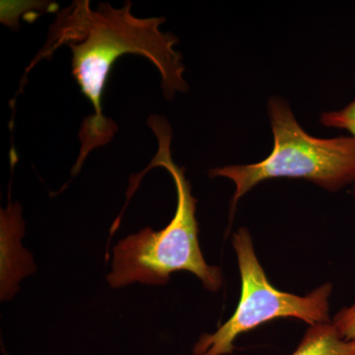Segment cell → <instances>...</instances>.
Returning <instances> with one entry per match:
<instances>
[{"label": "cell", "instance_id": "cell-1", "mask_svg": "<svg viewBox=\"0 0 355 355\" xmlns=\"http://www.w3.org/2000/svg\"><path fill=\"white\" fill-rule=\"evenodd\" d=\"M132 6L130 1L121 8L100 3L91 10L87 0L74 2L58 15L44 50L28 69L50 57L58 46L67 44L71 50L72 76L93 107V113L84 119L79 130L81 147L72 177L80 172L91 151L108 144L118 130L116 123L104 116L102 99L110 71L119 58L133 53L148 60L160 74L167 100L174 99L177 93L188 92L183 58L175 50L179 39L161 31L164 18L135 17Z\"/></svg>", "mask_w": 355, "mask_h": 355}, {"label": "cell", "instance_id": "cell-2", "mask_svg": "<svg viewBox=\"0 0 355 355\" xmlns=\"http://www.w3.org/2000/svg\"><path fill=\"white\" fill-rule=\"evenodd\" d=\"M147 125L157 137V153L146 169L132 180L128 196L132 197L146 172L162 167L171 175L176 188V211L165 228L155 231L146 227L116 243L107 282L113 289L135 284L165 286L173 273L183 270L196 275L207 291H219L223 275L219 266L207 263L200 249L196 216L198 200L191 195L184 168L173 160L171 125L158 114L149 116Z\"/></svg>", "mask_w": 355, "mask_h": 355}, {"label": "cell", "instance_id": "cell-3", "mask_svg": "<svg viewBox=\"0 0 355 355\" xmlns=\"http://www.w3.org/2000/svg\"><path fill=\"white\" fill-rule=\"evenodd\" d=\"M273 135L272 153L258 163L214 168L209 176L225 178L235 184L230 219L238 202L268 180L301 179L335 193L355 183V140L352 137L318 139L305 132L294 116L291 104L272 96L266 104Z\"/></svg>", "mask_w": 355, "mask_h": 355}, {"label": "cell", "instance_id": "cell-4", "mask_svg": "<svg viewBox=\"0 0 355 355\" xmlns=\"http://www.w3.org/2000/svg\"><path fill=\"white\" fill-rule=\"evenodd\" d=\"M241 294L232 316L214 333L202 334L193 347V355H230L243 334L279 318H294L312 326L329 323L333 286L329 282L307 295L279 291L270 284L256 252L253 238L246 227L233 234Z\"/></svg>", "mask_w": 355, "mask_h": 355}, {"label": "cell", "instance_id": "cell-5", "mask_svg": "<svg viewBox=\"0 0 355 355\" xmlns=\"http://www.w3.org/2000/svg\"><path fill=\"white\" fill-rule=\"evenodd\" d=\"M291 355H355V340L340 336L333 323L309 326Z\"/></svg>", "mask_w": 355, "mask_h": 355}, {"label": "cell", "instance_id": "cell-6", "mask_svg": "<svg viewBox=\"0 0 355 355\" xmlns=\"http://www.w3.org/2000/svg\"><path fill=\"white\" fill-rule=\"evenodd\" d=\"M320 123L324 127L347 130L355 140V98L343 109L322 113ZM354 196L355 198V188Z\"/></svg>", "mask_w": 355, "mask_h": 355}, {"label": "cell", "instance_id": "cell-7", "mask_svg": "<svg viewBox=\"0 0 355 355\" xmlns=\"http://www.w3.org/2000/svg\"><path fill=\"white\" fill-rule=\"evenodd\" d=\"M331 323L343 338L355 340V301L354 304L338 311L331 320Z\"/></svg>", "mask_w": 355, "mask_h": 355}]
</instances>
